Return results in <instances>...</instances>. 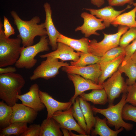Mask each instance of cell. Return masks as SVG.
<instances>
[{
    "mask_svg": "<svg viewBox=\"0 0 136 136\" xmlns=\"http://www.w3.org/2000/svg\"><path fill=\"white\" fill-rule=\"evenodd\" d=\"M135 135L136 136V131L135 132Z\"/></svg>",
    "mask_w": 136,
    "mask_h": 136,
    "instance_id": "cell-45",
    "label": "cell"
},
{
    "mask_svg": "<svg viewBox=\"0 0 136 136\" xmlns=\"http://www.w3.org/2000/svg\"><path fill=\"white\" fill-rule=\"evenodd\" d=\"M129 11L120 14L113 21L111 24L115 26H124L129 28L136 27V5Z\"/></svg>",
    "mask_w": 136,
    "mask_h": 136,
    "instance_id": "cell-25",
    "label": "cell"
},
{
    "mask_svg": "<svg viewBox=\"0 0 136 136\" xmlns=\"http://www.w3.org/2000/svg\"><path fill=\"white\" fill-rule=\"evenodd\" d=\"M79 104L85 118L87 127V134L90 136L91 132L94 127L95 117L94 116L91 106L87 101L84 100L80 96L79 97Z\"/></svg>",
    "mask_w": 136,
    "mask_h": 136,
    "instance_id": "cell-26",
    "label": "cell"
},
{
    "mask_svg": "<svg viewBox=\"0 0 136 136\" xmlns=\"http://www.w3.org/2000/svg\"><path fill=\"white\" fill-rule=\"evenodd\" d=\"M57 41V42H61L66 44L77 52L89 53V40L88 38L85 37L79 39H75L67 37L60 33Z\"/></svg>",
    "mask_w": 136,
    "mask_h": 136,
    "instance_id": "cell-19",
    "label": "cell"
},
{
    "mask_svg": "<svg viewBox=\"0 0 136 136\" xmlns=\"http://www.w3.org/2000/svg\"><path fill=\"white\" fill-rule=\"evenodd\" d=\"M39 87L35 83L30 87L29 91L26 93L17 96L22 104L37 112L43 110L45 107L41 101L39 94Z\"/></svg>",
    "mask_w": 136,
    "mask_h": 136,
    "instance_id": "cell-13",
    "label": "cell"
},
{
    "mask_svg": "<svg viewBox=\"0 0 136 136\" xmlns=\"http://www.w3.org/2000/svg\"><path fill=\"white\" fill-rule=\"evenodd\" d=\"M41 100L46 107L47 112V118L52 117L54 113L59 110L64 111L70 109L73 103L70 101L60 102L54 99L48 93L39 90Z\"/></svg>",
    "mask_w": 136,
    "mask_h": 136,
    "instance_id": "cell-16",
    "label": "cell"
},
{
    "mask_svg": "<svg viewBox=\"0 0 136 136\" xmlns=\"http://www.w3.org/2000/svg\"><path fill=\"white\" fill-rule=\"evenodd\" d=\"M25 81L19 74L14 73L0 74V98L13 107L18 101Z\"/></svg>",
    "mask_w": 136,
    "mask_h": 136,
    "instance_id": "cell-2",
    "label": "cell"
},
{
    "mask_svg": "<svg viewBox=\"0 0 136 136\" xmlns=\"http://www.w3.org/2000/svg\"><path fill=\"white\" fill-rule=\"evenodd\" d=\"M127 93H123L121 99L117 104L110 106L107 108L100 109L91 106L93 111L105 117L107 124L110 126L114 127L115 130L122 127L126 130L130 131L133 127V124L124 121L122 117L123 108L126 104L125 100Z\"/></svg>",
    "mask_w": 136,
    "mask_h": 136,
    "instance_id": "cell-4",
    "label": "cell"
},
{
    "mask_svg": "<svg viewBox=\"0 0 136 136\" xmlns=\"http://www.w3.org/2000/svg\"><path fill=\"white\" fill-rule=\"evenodd\" d=\"M52 117L59 124L61 128H64L69 131L74 130L80 134L89 136L77 123L72 114V108L64 111L59 110L55 112Z\"/></svg>",
    "mask_w": 136,
    "mask_h": 136,
    "instance_id": "cell-11",
    "label": "cell"
},
{
    "mask_svg": "<svg viewBox=\"0 0 136 136\" xmlns=\"http://www.w3.org/2000/svg\"><path fill=\"white\" fill-rule=\"evenodd\" d=\"M10 13L19 32L17 36L21 39L23 46L33 45L37 36L47 35L45 23L39 24L40 21L39 17L35 16L30 20L25 21L21 19L15 11H12Z\"/></svg>",
    "mask_w": 136,
    "mask_h": 136,
    "instance_id": "cell-1",
    "label": "cell"
},
{
    "mask_svg": "<svg viewBox=\"0 0 136 136\" xmlns=\"http://www.w3.org/2000/svg\"><path fill=\"white\" fill-rule=\"evenodd\" d=\"M81 52H75L72 48L62 43L58 42L56 50L49 53L41 55L40 58H44L48 56L60 59L62 61H77L79 59Z\"/></svg>",
    "mask_w": 136,
    "mask_h": 136,
    "instance_id": "cell-15",
    "label": "cell"
},
{
    "mask_svg": "<svg viewBox=\"0 0 136 136\" xmlns=\"http://www.w3.org/2000/svg\"><path fill=\"white\" fill-rule=\"evenodd\" d=\"M73 105L72 107L73 116L74 118L77 121V123L79 125L88 135L87 125L80 105L78 97L76 98L75 101L73 104Z\"/></svg>",
    "mask_w": 136,
    "mask_h": 136,
    "instance_id": "cell-30",
    "label": "cell"
},
{
    "mask_svg": "<svg viewBox=\"0 0 136 136\" xmlns=\"http://www.w3.org/2000/svg\"><path fill=\"white\" fill-rule=\"evenodd\" d=\"M27 124L26 123L21 122L11 123L8 127L1 129L0 136H20L26 130L28 127Z\"/></svg>",
    "mask_w": 136,
    "mask_h": 136,
    "instance_id": "cell-27",
    "label": "cell"
},
{
    "mask_svg": "<svg viewBox=\"0 0 136 136\" xmlns=\"http://www.w3.org/2000/svg\"><path fill=\"white\" fill-rule=\"evenodd\" d=\"M125 53L123 54L108 63L101 69L102 73L98 81V84L101 85L105 80L111 77L116 72L123 60Z\"/></svg>",
    "mask_w": 136,
    "mask_h": 136,
    "instance_id": "cell-22",
    "label": "cell"
},
{
    "mask_svg": "<svg viewBox=\"0 0 136 136\" xmlns=\"http://www.w3.org/2000/svg\"><path fill=\"white\" fill-rule=\"evenodd\" d=\"M58 123L52 117L44 120L40 125L39 136H62Z\"/></svg>",
    "mask_w": 136,
    "mask_h": 136,
    "instance_id": "cell-21",
    "label": "cell"
},
{
    "mask_svg": "<svg viewBox=\"0 0 136 136\" xmlns=\"http://www.w3.org/2000/svg\"><path fill=\"white\" fill-rule=\"evenodd\" d=\"M133 0H109L108 1L109 5L113 6H122L128 3L132 4Z\"/></svg>",
    "mask_w": 136,
    "mask_h": 136,
    "instance_id": "cell-38",
    "label": "cell"
},
{
    "mask_svg": "<svg viewBox=\"0 0 136 136\" xmlns=\"http://www.w3.org/2000/svg\"><path fill=\"white\" fill-rule=\"evenodd\" d=\"M3 26L4 32L6 36L9 38L12 35L15 34L14 29L12 26L8 19L5 16H4Z\"/></svg>",
    "mask_w": 136,
    "mask_h": 136,
    "instance_id": "cell-36",
    "label": "cell"
},
{
    "mask_svg": "<svg viewBox=\"0 0 136 136\" xmlns=\"http://www.w3.org/2000/svg\"><path fill=\"white\" fill-rule=\"evenodd\" d=\"M11 123L21 122L32 123L36 118L38 112L22 103H16L13 107Z\"/></svg>",
    "mask_w": 136,
    "mask_h": 136,
    "instance_id": "cell-14",
    "label": "cell"
},
{
    "mask_svg": "<svg viewBox=\"0 0 136 136\" xmlns=\"http://www.w3.org/2000/svg\"><path fill=\"white\" fill-rule=\"evenodd\" d=\"M67 74L68 78L73 82L75 87L74 94L70 100L73 104L76 98L84 92L90 90L103 88L102 85L97 84L79 75L74 74Z\"/></svg>",
    "mask_w": 136,
    "mask_h": 136,
    "instance_id": "cell-12",
    "label": "cell"
},
{
    "mask_svg": "<svg viewBox=\"0 0 136 136\" xmlns=\"http://www.w3.org/2000/svg\"><path fill=\"white\" fill-rule=\"evenodd\" d=\"M136 38V27L129 28L121 37L119 46L125 48Z\"/></svg>",
    "mask_w": 136,
    "mask_h": 136,
    "instance_id": "cell-32",
    "label": "cell"
},
{
    "mask_svg": "<svg viewBox=\"0 0 136 136\" xmlns=\"http://www.w3.org/2000/svg\"><path fill=\"white\" fill-rule=\"evenodd\" d=\"M130 58L132 61L136 64V51L132 55Z\"/></svg>",
    "mask_w": 136,
    "mask_h": 136,
    "instance_id": "cell-42",
    "label": "cell"
},
{
    "mask_svg": "<svg viewBox=\"0 0 136 136\" xmlns=\"http://www.w3.org/2000/svg\"><path fill=\"white\" fill-rule=\"evenodd\" d=\"M136 51V38L125 48V56L124 59L126 60L130 58Z\"/></svg>",
    "mask_w": 136,
    "mask_h": 136,
    "instance_id": "cell-37",
    "label": "cell"
},
{
    "mask_svg": "<svg viewBox=\"0 0 136 136\" xmlns=\"http://www.w3.org/2000/svg\"><path fill=\"white\" fill-rule=\"evenodd\" d=\"M40 125L35 124L30 125L20 136H39Z\"/></svg>",
    "mask_w": 136,
    "mask_h": 136,
    "instance_id": "cell-35",
    "label": "cell"
},
{
    "mask_svg": "<svg viewBox=\"0 0 136 136\" xmlns=\"http://www.w3.org/2000/svg\"><path fill=\"white\" fill-rule=\"evenodd\" d=\"M118 70L102 84L107 94L108 106L113 105L115 99L121 93H127L128 85Z\"/></svg>",
    "mask_w": 136,
    "mask_h": 136,
    "instance_id": "cell-8",
    "label": "cell"
},
{
    "mask_svg": "<svg viewBox=\"0 0 136 136\" xmlns=\"http://www.w3.org/2000/svg\"><path fill=\"white\" fill-rule=\"evenodd\" d=\"M101 57H98L90 53L81 52L80 57L77 61H71L70 65L79 66H85L88 65L94 64L99 62Z\"/></svg>",
    "mask_w": 136,
    "mask_h": 136,
    "instance_id": "cell-31",
    "label": "cell"
},
{
    "mask_svg": "<svg viewBox=\"0 0 136 136\" xmlns=\"http://www.w3.org/2000/svg\"><path fill=\"white\" fill-rule=\"evenodd\" d=\"M107 0L108 1H109V0Z\"/></svg>",
    "mask_w": 136,
    "mask_h": 136,
    "instance_id": "cell-46",
    "label": "cell"
},
{
    "mask_svg": "<svg viewBox=\"0 0 136 136\" xmlns=\"http://www.w3.org/2000/svg\"><path fill=\"white\" fill-rule=\"evenodd\" d=\"M80 96L84 100L90 101L94 105H104L108 102V96L104 88L93 89L89 93L83 92Z\"/></svg>",
    "mask_w": 136,
    "mask_h": 136,
    "instance_id": "cell-24",
    "label": "cell"
},
{
    "mask_svg": "<svg viewBox=\"0 0 136 136\" xmlns=\"http://www.w3.org/2000/svg\"><path fill=\"white\" fill-rule=\"evenodd\" d=\"M132 5H134V6L136 5V3H133Z\"/></svg>",
    "mask_w": 136,
    "mask_h": 136,
    "instance_id": "cell-44",
    "label": "cell"
},
{
    "mask_svg": "<svg viewBox=\"0 0 136 136\" xmlns=\"http://www.w3.org/2000/svg\"><path fill=\"white\" fill-rule=\"evenodd\" d=\"M49 40L47 35L41 37L40 41L35 45L27 47L22 46L20 57L15 64L19 69H29L33 67L37 61L35 57L39 53L48 51Z\"/></svg>",
    "mask_w": 136,
    "mask_h": 136,
    "instance_id": "cell-5",
    "label": "cell"
},
{
    "mask_svg": "<svg viewBox=\"0 0 136 136\" xmlns=\"http://www.w3.org/2000/svg\"><path fill=\"white\" fill-rule=\"evenodd\" d=\"M16 71L15 67L11 66L5 68L0 67V74L14 73L16 72Z\"/></svg>",
    "mask_w": 136,
    "mask_h": 136,
    "instance_id": "cell-39",
    "label": "cell"
},
{
    "mask_svg": "<svg viewBox=\"0 0 136 136\" xmlns=\"http://www.w3.org/2000/svg\"><path fill=\"white\" fill-rule=\"evenodd\" d=\"M91 3L98 7L102 6L105 3V0H91Z\"/></svg>",
    "mask_w": 136,
    "mask_h": 136,
    "instance_id": "cell-40",
    "label": "cell"
},
{
    "mask_svg": "<svg viewBox=\"0 0 136 136\" xmlns=\"http://www.w3.org/2000/svg\"><path fill=\"white\" fill-rule=\"evenodd\" d=\"M122 117L124 120L136 123V107L126 104L123 108Z\"/></svg>",
    "mask_w": 136,
    "mask_h": 136,
    "instance_id": "cell-33",
    "label": "cell"
},
{
    "mask_svg": "<svg viewBox=\"0 0 136 136\" xmlns=\"http://www.w3.org/2000/svg\"><path fill=\"white\" fill-rule=\"evenodd\" d=\"M13 113L12 107L8 105L2 100L0 102V128H5L11 123Z\"/></svg>",
    "mask_w": 136,
    "mask_h": 136,
    "instance_id": "cell-28",
    "label": "cell"
},
{
    "mask_svg": "<svg viewBox=\"0 0 136 136\" xmlns=\"http://www.w3.org/2000/svg\"><path fill=\"white\" fill-rule=\"evenodd\" d=\"M121 73H124L128 77L126 82L128 85H132L136 82V64L130 58L123 59L118 69Z\"/></svg>",
    "mask_w": 136,
    "mask_h": 136,
    "instance_id": "cell-23",
    "label": "cell"
},
{
    "mask_svg": "<svg viewBox=\"0 0 136 136\" xmlns=\"http://www.w3.org/2000/svg\"><path fill=\"white\" fill-rule=\"evenodd\" d=\"M61 130L62 132L63 135L64 136H70L69 130L64 128H61Z\"/></svg>",
    "mask_w": 136,
    "mask_h": 136,
    "instance_id": "cell-41",
    "label": "cell"
},
{
    "mask_svg": "<svg viewBox=\"0 0 136 136\" xmlns=\"http://www.w3.org/2000/svg\"><path fill=\"white\" fill-rule=\"evenodd\" d=\"M3 24L0 21V67L15 64L20 54L22 40L19 37H7L4 32Z\"/></svg>",
    "mask_w": 136,
    "mask_h": 136,
    "instance_id": "cell-3",
    "label": "cell"
},
{
    "mask_svg": "<svg viewBox=\"0 0 136 136\" xmlns=\"http://www.w3.org/2000/svg\"><path fill=\"white\" fill-rule=\"evenodd\" d=\"M81 16L83 19V24L77 27L75 30L80 31L85 37L88 38L92 35L99 36L100 34L97 31L106 28L102 20L90 13L84 12L81 14Z\"/></svg>",
    "mask_w": 136,
    "mask_h": 136,
    "instance_id": "cell-9",
    "label": "cell"
},
{
    "mask_svg": "<svg viewBox=\"0 0 136 136\" xmlns=\"http://www.w3.org/2000/svg\"><path fill=\"white\" fill-rule=\"evenodd\" d=\"M43 7L45 13V29L48 36L49 44L52 50L56 49L57 47V39L60 33L54 26L52 17V11L50 4L46 2L44 4Z\"/></svg>",
    "mask_w": 136,
    "mask_h": 136,
    "instance_id": "cell-18",
    "label": "cell"
},
{
    "mask_svg": "<svg viewBox=\"0 0 136 136\" xmlns=\"http://www.w3.org/2000/svg\"><path fill=\"white\" fill-rule=\"evenodd\" d=\"M124 53H125V48L120 46L113 48L107 51L101 57L98 62L101 69L109 62Z\"/></svg>",
    "mask_w": 136,
    "mask_h": 136,
    "instance_id": "cell-29",
    "label": "cell"
},
{
    "mask_svg": "<svg viewBox=\"0 0 136 136\" xmlns=\"http://www.w3.org/2000/svg\"><path fill=\"white\" fill-rule=\"evenodd\" d=\"M112 7L109 5L99 9L91 8L84 9L89 11L91 14L102 20L106 27H108L116 17L131 7L129 5L123 10L117 11L114 9Z\"/></svg>",
    "mask_w": 136,
    "mask_h": 136,
    "instance_id": "cell-17",
    "label": "cell"
},
{
    "mask_svg": "<svg viewBox=\"0 0 136 136\" xmlns=\"http://www.w3.org/2000/svg\"><path fill=\"white\" fill-rule=\"evenodd\" d=\"M61 70L67 74L79 75L97 84H98L99 78L102 73V71L99 63L85 66L69 65L62 67Z\"/></svg>",
    "mask_w": 136,
    "mask_h": 136,
    "instance_id": "cell-10",
    "label": "cell"
},
{
    "mask_svg": "<svg viewBox=\"0 0 136 136\" xmlns=\"http://www.w3.org/2000/svg\"><path fill=\"white\" fill-rule=\"evenodd\" d=\"M69 132L70 136H87V135L80 134L79 135L77 134L73 133L71 131H69Z\"/></svg>",
    "mask_w": 136,
    "mask_h": 136,
    "instance_id": "cell-43",
    "label": "cell"
},
{
    "mask_svg": "<svg viewBox=\"0 0 136 136\" xmlns=\"http://www.w3.org/2000/svg\"><path fill=\"white\" fill-rule=\"evenodd\" d=\"M128 27L119 25L117 32L113 34L104 33V38L97 42L95 39L89 41V53L98 57H101L110 49L119 45L120 38L122 35L129 29Z\"/></svg>",
    "mask_w": 136,
    "mask_h": 136,
    "instance_id": "cell-6",
    "label": "cell"
},
{
    "mask_svg": "<svg viewBox=\"0 0 136 136\" xmlns=\"http://www.w3.org/2000/svg\"><path fill=\"white\" fill-rule=\"evenodd\" d=\"M58 60L51 56L47 57L34 70L32 75L30 77V80L32 81L42 78L48 80L55 77L59 74L60 68L69 65L67 62Z\"/></svg>",
    "mask_w": 136,
    "mask_h": 136,
    "instance_id": "cell-7",
    "label": "cell"
},
{
    "mask_svg": "<svg viewBox=\"0 0 136 136\" xmlns=\"http://www.w3.org/2000/svg\"><path fill=\"white\" fill-rule=\"evenodd\" d=\"M95 118L94 128L92 130L90 133L92 136H117L123 130L124 128L122 127L117 130L111 129L108 125L106 117L101 119L97 116L95 117Z\"/></svg>",
    "mask_w": 136,
    "mask_h": 136,
    "instance_id": "cell-20",
    "label": "cell"
},
{
    "mask_svg": "<svg viewBox=\"0 0 136 136\" xmlns=\"http://www.w3.org/2000/svg\"><path fill=\"white\" fill-rule=\"evenodd\" d=\"M127 91L126 103H129L136 107V82L132 85H128Z\"/></svg>",
    "mask_w": 136,
    "mask_h": 136,
    "instance_id": "cell-34",
    "label": "cell"
}]
</instances>
